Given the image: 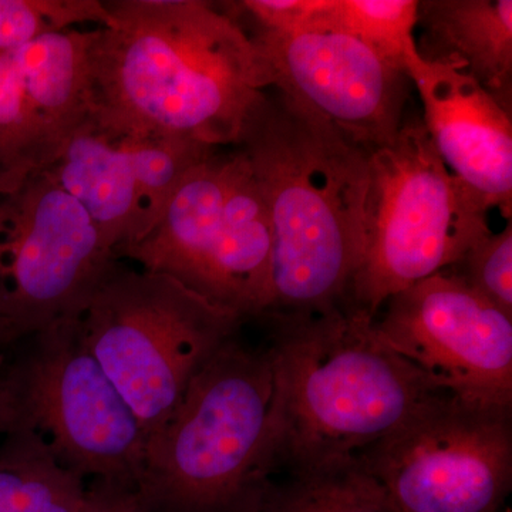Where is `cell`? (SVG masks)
<instances>
[{
	"mask_svg": "<svg viewBox=\"0 0 512 512\" xmlns=\"http://www.w3.org/2000/svg\"><path fill=\"white\" fill-rule=\"evenodd\" d=\"M90 29L92 123L113 137L238 146L274 87L259 47L204 0H111Z\"/></svg>",
	"mask_w": 512,
	"mask_h": 512,
	"instance_id": "1",
	"label": "cell"
},
{
	"mask_svg": "<svg viewBox=\"0 0 512 512\" xmlns=\"http://www.w3.org/2000/svg\"><path fill=\"white\" fill-rule=\"evenodd\" d=\"M275 373L272 476L343 466L441 396L355 308L268 312Z\"/></svg>",
	"mask_w": 512,
	"mask_h": 512,
	"instance_id": "2",
	"label": "cell"
},
{
	"mask_svg": "<svg viewBox=\"0 0 512 512\" xmlns=\"http://www.w3.org/2000/svg\"><path fill=\"white\" fill-rule=\"evenodd\" d=\"M264 192L272 232V309L348 308L365 249L369 154L282 94L252 114L238 146Z\"/></svg>",
	"mask_w": 512,
	"mask_h": 512,
	"instance_id": "3",
	"label": "cell"
},
{
	"mask_svg": "<svg viewBox=\"0 0 512 512\" xmlns=\"http://www.w3.org/2000/svg\"><path fill=\"white\" fill-rule=\"evenodd\" d=\"M271 352L238 333L192 377L148 437L136 490L150 512H258L271 470Z\"/></svg>",
	"mask_w": 512,
	"mask_h": 512,
	"instance_id": "4",
	"label": "cell"
},
{
	"mask_svg": "<svg viewBox=\"0 0 512 512\" xmlns=\"http://www.w3.org/2000/svg\"><path fill=\"white\" fill-rule=\"evenodd\" d=\"M84 343L146 437L245 320L167 275L116 262L76 315Z\"/></svg>",
	"mask_w": 512,
	"mask_h": 512,
	"instance_id": "5",
	"label": "cell"
},
{
	"mask_svg": "<svg viewBox=\"0 0 512 512\" xmlns=\"http://www.w3.org/2000/svg\"><path fill=\"white\" fill-rule=\"evenodd\" d=\"M0 431H28L77 476L136 487L147 437L76 316L20 339L0 370Z\"/></svg>",
	"mask_w": 512,
	"mask_h": 512,
	"instance_id": "6",
	"label": "cell"
},
{
	"mask_svg": "<svg viewBox=\"0 0 512 512\" xmlns=\"http://www.w3.org/2000/svg\"><path fill=\"white\" fill-rule=\"evenodd\" d=\"M369 161L365 249L349 306L376 319L392 296L456 265L491 231L493 208L448 170L419 121Z\"/></svg>",
	"mask_w": 512,
	"mask_h": 512,
	"instance_id": "7",
	"label": "cell"
},
{
	"mask_svg": "<svg viewBox=\"0 0 512 512\" xmlns=\"http://www.w3.org/2000/svg\"><path fill=\"white\" fill-rule=\"evenodd\" d=\"M396 512H504L512 410L441 394L357 456Z\"/></svg>",
	"mask_w": 512,
	"mask_h": 512,
	"instance_id": "8",
	"label": "cell"
},
{
	"mask_svg": "<svg viewBox=\"0 0 512 512\" xmlns=\"http://www.w3.org/2000/svg\"><path fill=\"white\" fill-rule=\"evenodd\" d=\"M117 261L47 171L0 191V315L25 332L76 316Z\"/></svg>",
	"mask_w": 512,
	"mask_h": 512,
	"instance_id": "9",
	"label": "cell"
},
{
	"mask_svg": "<svg viewBox=\"0 0 512 512\" xmlns=\"http://www.w3.org/2000/svg\"><path fill=\"white\" fill-rule=\"evenodd\" d=\"M377 338L441 393L483 409L512 410V316L450 269L386 303Z\"/></svg>",
	"mask_w": 512,
	"mask_h": 512,
	"instance_id": "10",
	"label": "cell"
},
{
	"mask_svg": "<svg viewBox=\"0 0 512 512\" xmlns=\"http://www.w3.org/2000/svg\"><path fill=\"white\" fill-rule=\"evenodd\" d=\"M279 94L372 154L403 127L410 79L362 40L329 28L248 32Z\"/></svg>",
	"mask_w": 512,
	"mask_h": 512,
	"instance_id": "11",
	"label": "cell"
},
{
	"mask_svg": "<svg viewBox=\"0 0 512 512\" xmlns=\"http://www.w3.org/2000/svg\"><path fill=\"white\" fill-rule=\"evenodd\" d=\"M215 150L173 138L113 137L90 119L46 171L119 256L156 227L187 171Z\"/></svg>",
	"mask_w": 512,
	"mask_h": 512,
	"instance_id": "12",
	"label": "cell"
},
{
	"mask_svg": "<svg viewBox=\"0 0 512 512\" xmlns=\"http://www.w3.org/2000/svg\"><path fill=\"white\" fill-rule=\"evenodd\" d=\"M90 29L0 53V191L49 170L92 119Z\"/></svg>",
	"mask_w": 512,
	"mask_h": 512,
	"instance_id": "13",
	"label": "cell"
},
{
	"mask_svg": "<svg viewBox=\"0 0 512 512\" xmlns=\"http://www.w3.org/2000/svg\"><path fill=\"white\" fill-rule=\"evenodd\" d=\"M231 168L232 153L218 150L191 167L156 227L121 249L119 258L170 276L239 316L237 271L224 217Z\"/></svg>",
	"mask_w": 512,
	"mask_h": 512,
	"instance_id": "14",
	"label": "cell"
},
{
	"mask_svg": "<svg viewBox=\"0 0 512 512\" xmlns=\"http://www.w3.org/2000/svg\"><path fill=\"white\" fill-rule=\"evenodd\" d=\"M404 70L419 92L424 127L448 170L511 218V110L473 77L427 62L419 53Z\"/></svg>",
	"mask_w": 512,
	"mask_h": 512,
	"instance_id": "15",
	"label": "cell"
},
{
	"mask_svg": "<svg viewBox=\"0 0 512 512\" xmlns=\"http://www.w3.org/2000/svg\"><path fill=\"white\" fill-rule=\"evenodd\" d=\"M417 26L424 60L473 77L511 110V0H424Z\"/></svg>",
	"mask_w": 512,
	"mask_h": 512,
	"instance_id": "16",
	"label": "cell"
},
{
	"mask_svg": "<svg viewBox=\"0 0 512 512\" xmlns=\"http://www.w3.org/2000/svg\"><path fill=\"white\" fill-rule=\"evenodd\" d=\"M0 446V512H83L86 480L57 463L43 441L10 431Z\"/></svg>",
	"mask_w": 512,
	"mask_h": 512,
	"instance_id": "17",
	"label": "cell"
},
{
	"mask_svg": "<svg viewBox=\"0 0 512 512\" xmlns=\"http://www.w3.org/2000/svg\"><path fill=\"white\" fill-rule=\"evenodd\" d=\"M258 512H396L359 460L272 480Z\"/></svg>",
	"mask_w": 512,
	"mask_h": 512,
	"instance_id": "18",
	"label": "cell"
},
{
	"mask_svg": "<svg viewBox=\"0 0 512 512\" xmlns=\"http://www.w3.org/2000/svg\"><path fill=\"white\" fill-rule=\"evenodd\" d=\"M417 13V0H329L315 26L348 33L404 70L419 53Z\"/></svg>",
	"mask_w": 512,
	"mask_h": 512,
	"instance_id": "19",
	"label": "cell"
},
{
	"mask_svg": "<svg viewBox=\"0 0 512 512\" xmlns=\"http://www.w3.org/2000/svg\"><path fill=\"white\" fill-rule=\"evenodd\" d=\"M106 20V3L99 0H0V53Z\"/></svg>",
	"mask_w": 512,
	"mask_h": 512,
	"instance_id": "20",
	"label": "cell"
},
{
	"mask_svg": "<svg viewBox=\"0 0 512 512\" xmlns=\"http://www.w3.org/2000/svg\"><path fill=\"white\" fill-rule=\"evenodd\" d=\"M451 272L508 316H512V224L478 239Z\"/></svg>",
	"mask_w": 512,
	"mask_h": 512,
	"instance_id": "21",
	"label": "cell"
},
{
	"mask_svg": "<svg viewBox=\"0 0 512 512\" xmlns=\"http://www.w3.org/2000/svg\"><path fill=\"white\" fill-rule=\"evenodd\" d=\"M83 512H150L133 485L92 480L87 485Z\"/></svg>",
	"mask_w": 512,
	"mask_h": 512,
	"instance_id": "22",
	"label": "cell"
},
{
	"mask_svg": "<svg viewBox=\"0 0 512 512\" xmlns=\"http://www.w3.org/2000/svg\"><path fill=\"white\" fill-rule=\"evenodd\" d=\"M29 335L20 326L13 323L12 320L3 318L0 315V362L5 359L6 355L10 352V349L19 342L20 339L25 338Z\"/></svg>",
	"mask_w": 512,
	"mask_h": 512,
	"instance_id": "23",
	"label": "cell"
},
{
	"mask_svg": "<svg viewBox=\"0 0 512 512\" xmlns=\"http://www.w3.org/2000/svg\"><path fill=\"white\" fill-rule=\"evenodd\" d=\"M5 360V359H3ZM3 360L0 362V370H2ZM0 423H2V413H0Z\"/></svg>",
	"mask_w": 512,
	"mask_h": 512,
	"instance_id": "24",
	"label": "cell"
}]
</instances>
